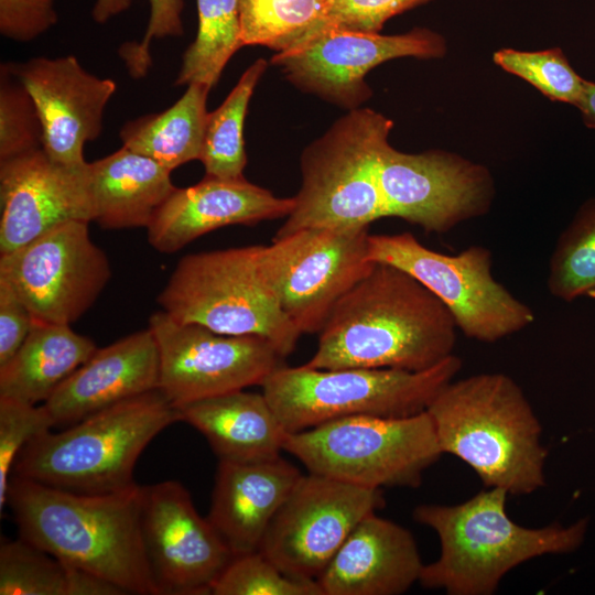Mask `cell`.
Listing matches in <instances>:
<instances>
[{"label":"cell","instance_id":"cell-1","mask_svg":"<svg viewBox=\"0 0 595 595\" xmlns=\"http://www.w3.org/2000/svg\"><path fill=\"white\" fill-rule=\"evenodd\" d=\"M456 333L452 313L433 292L404 270L375 262L336 302L304 365L422 371L453 355Z\"/></svg>","mask_w":595,"mask_h":595},{"label":"cell","instance_id":"cell-2","mask_svg":"<svg viewBox=\"0 0 595 595\" xmlns=\"http://www.w3.org/2000/svg\"><path fill=\"white\" fill-rule=\"evenodd\" d=\"M143 493L134 484L79 494L11 476L7 505L26 541L125 594L159 595L142 537Z\"/></svg>","mask_w":595,"mask_h":595},{"label":"cell","instance_id":"cell-3","mask_svg":"<svg viewBox=\"0 0 595 595\" xmlns=\"http://www.w3.org/2000/svg\"><path fill=\"white\" fill-rule=\"evenodd\" d=\"M426 412L442 453L467 464L486 488L521 496L547 485L542 426L511 377L485 372L452 380Z\"/></svg>","mask_w":595,"mask_h":595},{"label":"cell","instance_id":"cell-4","mask_svg":"<svg viewBox=\"0 0 595 595\" xmlns=\"http://www.w3.org/2000/svg\"><path fill=\"white\" fill-rule=\"evenodd\" d=\"M509 494L486 488L457 505L422 504L413 519L439 537L440 555L424 564L420 584L448 595H493L504 576L518 565L548 554L577 550L588 519L570 526L541 528L516 523L507 513Z\"/></svg>","mask_w":595,"mask_h":595},{"label":"cell","instance_id":"cell-5","mask_svg":"<svg viewBox=\"0 0 595 595\" xmlns=\"http://www.w3.org/2000/svg\"><path fill=\"white\" fill-rule=\"evenodd\" d=\"M177 421L176 407L158 388L37 435L11 476L79 494L122 490L136 484L133 469L148 444Z\"/></svg>","mask_w":595,"mask_h":595},{"label":"cell","instance_id":"cell-6","mask_svg":"<svg viewBox=\"0 0 595 595\" xmlns=\"http://www.w3.org/2000/svg\"><path fill=\"white\" fill-rule=\"evenodd\" d=\"M393 122L369 109L349 110L301 155L302 184L273 239L307 228L358 229L385 215L377 163Z\"/></svg>","mask_w":595,"mask_h":595},{"label":"cell","instance_id":"cell-7","mask_svg":"<svg viewBox=\"0 0 595 595\" xmlns=\"http://www.w3.org/2000/svg\"><path fill=\"white\" fill-rule=\"evenodd\" d=\"M461 367L462 360L454 354L422 371L282 365L266 378L261 388L284 429L291 433L347 416L419 414L426 411Z\"/></svg>","mask_w":595,"mask_h":595},{"label":"cell","instance_id":"cell-8","mask_svg":"<svg viewBox=\"0 0 595 595\" xmlns=\"http://www.w3.org/2000/svg\"><path fill=\"white\" fill-rule=\"evenodd\" d=\"M262 245L183 257L158 296L169 316L214 332L258 336L284 358L301 332L282 311L260 267Z\"/></svg>","mask_w":595,"mask_h":595},{"label":"cell","instance_id":"cell-9","mask_svg":"<svg viewBox=\"0 0 595 595\" xmlns=\"http://www.w3.org/2000/svg\"><path fill=\"white\" fill-rule=\"evenodd\" d=\"M309 470L357 486L419 487L443 454L426 411L404 418L355 415L286 433L283 444Z\"/></svg>","mask_w":595,"mask_h":595},{"label":"cell","instance_id":"cell-10","mask_svg":"<svg viewBox=\"0 0 595 595\" xmlns=\"http://www.w3.org/2000/svg\"><path fill=\"white\" fill-rule=\"evenodd\" d=\"M368 257L396 266L425 285L468 338L495 343L534 321L529 305L493 277L491 252L486 247L445 255L424 247L411 232L369 235Z\"/></svg>","mask_w":595,"mask_h":595},{"label":"cell","instance_id":"cell-11","mask_svg":"<svg viewBox=\"0 0 595 595\" xmlns=\"http://www.w3.org/2000/svg\"><path fill=\"white\" fill-rule=\"evenodd\" d=\"M368 228H307L262 246L261 271L301 334L320 333L336 302L372 268Z\"/></svg>","mask_w":595,"mask_h":595},{"label":"cell","instance_id":"cell-12","mask_svg":"<svg viewBox=\"0 0 595 595\" xmlns=\"http://www.w3.org/2000/svg\"><path fill=\"white\" fill-rule=\"evenodd\" d=\"M88 224H61L0 255V279L14 290L34 321L71 325L109 282V260L90 239Z\"/></svg>","mask_w":595,"mask_h":595},{"label":"cell","instance_id":"cell-13","mask_svg":"<svg viewBox=\"0 0 595 595\" xmlns=\"http://www.w3.org/2000/svg\"><path fill=\"white\" fill-rule=\"evenodd\" d=\"M383 505L381 489L302 474L258 551L285 575L316 581L354 528Z\"/></svg>","mask_w":595,"mask_h":595},{"label":"cell","instance_id":"cell-14","mask_svg":"<svg viewBox=\"0 0 595 595\" xmlns=\"http://www.w3.org/2000/svg\"><path fill=\"white\" fill-rule=\"evenodd\" d=\"M160 354L159 389L175 407L261 386L283 357L266 339L180 323L164 311L149 318Z\"/></svg>","mask_w":595,"mask_h":595},{"label":"cell","instance_id":"cell-15","mask_svg":"<svg viewBox=\"0 0 595 595\" xmlns=\"http://www.w3.org/2000/svg\"><path fill=\"white\" fill-rule=\"evenodd\" d=\"M377 178L386 217H399L428 232H445L486 214L494 182L486 167L458 155L381 150Z\"/></svg>","mask_w":595,"mask_h":595},{"label":"cell","instance_id":"cell-16","mask_svg":"<svg viewBox=\"0 0 595 595\" xmlns=\"http://www.w3.org/2000/svg\"><path fill=\"white\" fill-rule=\"evenodd\" d=\"M445 51L443 36L424 28L396 35L326 28L277 53L271 63L301 90L353 110L371 96L365 77L379 64L405 56L437 58Z\"/></svg>","mask_w":595,"mask_h":595},{"label":"cell","instance_id":"cell-17","mask_svg":"<svg viewBox=\"0 0 595 595\" xmlns=\"http://www.w3.org/2000/svg\"><path fill=\"white\" fill-rule=\"evenodd\" d=\"M142 537L159 595L212 594L234 554L178 482L144 486Z\"/></svg>","mask_w":595,"mask_h":595},{"label":"cell","instance_id":"cell-18","mask_svg":"<svg viewBox=\"0 0 595 595\" xmlns=\"http://www.w3.org/2000/svg\"><path fill=\"white\" fill-rule=\"evenodd\" d=\"M8 64L34 100L45 153L64 165H85L84 147L100 136L116 83L90 74L73 55Z\"/></svg>","mask_w":595,"mask_h":595},{"label":"cell","instance_id":"cell-19","mask_svg":"<svg viewBox=\"0 0 595 595\" xmlns=\"http://www.w3.org/2000/svg\"><path fill=\"white\" fill-rule=\"evenodd\" d=\"M88 162L68 166L43 149L0 162V255L72 220H94Z\"/></svg>","mask_w":595,"mask_h":595},{"label":"cell","instance_id":"cell-20","mask_svg":"<svg viewBox=\"0 0 595 595\" xmlns=\"http://www.w3.org/2000/svg\"><path fill=\"white\" fill-rule=\"evenodd\" d=\"M293 207V197H277L246 178L205 176L173 191L147 227L148 241L162 253H173L215 229L286 217Z\"/></svg>","mask_w":595,"mask_h":595},{"label":"cell","instance_id":"cell-21","mask_svg":"<svg viewBox=\"0 0 595 595\" xmlns=\"http://www.w3.org/2000/svg\"><path fill=\"white\" fill-rule=\"evenodd\" d=\"M160 354L152 331L100 348L44 402L54 428H66L116 403L159 388Z\"/></svg>","mask_w":595,"mask_h":595},{"label":"cell","instance_id":"cell-22","mask_svg":"<svg viewBox=\"0 0 595 595\" xmlns=\"http://www.w3.org/2000/svg\"><path fill=\"white\" fill-rule=\"evenodd\" d=\"M424 563L412 533L372 512L349 533L316 578L323 595H399Z\"/></svg>","mask_w":595,"mask_h":595},{"label":"cell","instance_id":"cell-23","mask_svg":"<svg viewBox=\"0 0 595 595\" xmlns=\"http://www.w3.org/2000/svg\"><path fill=\"white\" fill-rule=\"evenodd\" d=\"M302 476L281 456L219 461L207 519L234 556L256 552L278 510Z\"/></svg>","mask_w":595,"mask_h":595},{"label":"cell","instance_id":"cell-24","mask_svg":"<svg viewBox=\"0 0 595 595\" xmlns=\"http://www.w3.org/2000/svg\"><path fill=\"white\" fill-rule=\"evenodd\" d=\"M180 421L201 432L219 461L280 456L286 430L264 394L231 391L176 407Z\"/></svg>","mask_w":595,"mask_h":595},{"label":"cell","instance_id":"cell-25","mask_svg":"<svg viewBox=\"0 0 595 595\" xmlns=\"http://www.w3.org/2000/svg\"><path fill=\"white\" fill-rule=\"evenodd\" d=\"M88 170L94 220L106 229L147 228L176 188L169 170L125 147Z\"/></svg>","mask_w":595,"mask_h":595},{"label":"cell","instance_id":"cell-26","mask_svg":"<svg viewBox=\"0 0 595 595\" xmlns=\"http://www.w3.org/2000/svg\"><path fill=\"white\" fill-rule=\"evenodd\" d=\"M96 350L95 343L71 325L33 320L21 347L0 366V396L44 403Z\"/></svg>","mask_w":595,"mask_h":595},{"label":"cell","instance_id":"cell-27","mask_svg":"<svg viewBox=\"0 0 595 595\" xmlns=\"http://www.w3.org/2000/svg\"><path fill=\"white\" fill-rule=\"evenodd\" d=\"M210 87L194 83L170 108L127 121L119 131L122 147L145 155L172 172L199 160Z\"/></svg>","mask_w":595,"mask_h":595},{"label":"cell","instance_id":"cell-28","mask_svg":"<svg viewBox=\"0 0 595 595\" xmlns=\"http://www.w3.org/2000/svg\"><path fill=\"white\" fill-rule=\"evenodd\" d=\"M118 586L19 538L0 547V595H122Z\"/></svg>","mask_w":595,"mask_h":595},{"label":"cell","instance_id":"cell-29","mask_svg":"<svg viewBox=\"0 0 595 595\" xmlns=\"http://www.w3.org/2000/svg\"><path fill=\"white\" fill-rule=\"evenodd\" d=\"M266 69L263 58L253 62L223 104L208 112L199 158L205 176L229 181L246 178L244 125L249 101Z\"/></svg>","mask_w":595,"mask_h":595},{"label":"cell","instance_id":"cell-30","mask_svg":"<svg viewBox=\"0 0 595 595\" xmlns=\"http://www.w3.org/2000/svg\"><path fill=\"white\" fill-rule=\"evenodd\" d=\"M329 0H240L242 46L289 51L328 25Z\"/></svg>","mask_w":595,"mask_h":595},{"label":"cell","instance_id":"cell-31","mask_svg":"<svg viewBox=\"0 0 595 595\" xmlns=\"http://www.w3.org/2000/svg\"><path fill=\"white\" fill-rule=\"evenodd\" d=\"M198 28L183 54L174 85L217 84L231 56L242 47L240 0H196Z\"/></svg>","mask_w":595,"mask_h":595},{"label":"cell","instance_id":"cell-32","mask_svg":"<svg viewBox=\"0 0 595 595\" xmlns=\"http://www.w3.org/2000/svg\"><path fill=\"white\" fill-rule=\"evenodd\" d=\"M548 289L565 302L595 298V198L580 207L560 235L550 259Z\"/></svg>","mask_w":595,"mask_h":595},{"label":"cell","instance_id":"cell-33","mask_svg":"<svg viewBox=\"0 0 595 595\" xmlns=\"http://www.w3.org/2000/svg\"><path fill=\"white\" fill-rule=\"evenodd\" d=\"M494 62L505 71L524 79L554 101L576 105L584 85L559 47L539 52L502 48Z\"/></svg>","mask_w":595,"mask_h":595},{"label":"cell","instance_id":"cell-34","mask_svg":"<svg viewBox=\"0 0 595 595\" xmlns=\"http://www.w3.org/2000/svg\"><path fill=\"white\" fill-rule=\"evenodd\" d=\"M43 149L33 98L8 63L0 67V162Z\"/></svg>","mask_w":595,"mask_h":595},{"label":"cell","instance_id":"cell-35","mask_svg":"<svg viewBox=\"0 0 595 595\" xmlns=\"http://www.w3.org/2000/svg\"><path fill=\"white\" fill-rule=\"evenodd\" d=\"M214 595H323L316 581L285 575L260 551L234 556L212 587Z\"/></svg>","mask_w":595,"mask_h":595},{"label":"cell","instance_id":"cell-36","mask_svg":"<svg viewBox=\"0 0 595 595\" xmlns=\"http://www.w3.org/2000/svg\"><path fill=\"white\" fill-rule=\"evenodd\" d=\"M54 423L46 407L0 396V512L7 506L14 462L23 447Z\"/></svg>","mask_w":595,"mask_h":595},{"label":"cell","instance_id":"cell-37","mask_svg":"<svg viewBox=\"0 0 595 595\" xmlns=\"http://www.w3.org/2000/svg\"><path fill=\"white\" fill-rule=\"evenodd\" d=\"M150 19L140 42H125L118 50L130 76L136 79L147 76L152 65L150 43L153 39L181 36L184 33L182 12L184 0H149Z\"/></svg>","mask_w":595,"mask_h":595},{"label":"cell","instance_id":"cell-38","mask_svg":"<svg viewBox=\"0 0 595 595\" xmlns=\"http://www.w3.org/2000/svg\"><path fill=\"white\" fill-rule=\"evenodd\" d=\"M432 0H329L327 28L378 33L394 15Z\"/></svg>","mask_w":595,"mask_h":595},{"label":"cell","instance_id":"cell-39","mask_svg":"<svg viewBox=\"0 0 595 595\" xmlns=\"http://www.w3.org/2000/svg\"><path fill=\"white\" fill-rule=\"evenodd\" d=\"M55 0H0V33L15 42H30L57 23Z\"/></svg>","mask_w":595,"mask_h":595},{"label":"cell","instance_id":"cell-40","mask_svg":"<svg viewBox=\"0 0 595 595\" xmlns=\"http://www.w3.org/2000/svg\"><path fill=\"white\" fill-rule=\"evenodd\" d=\"M33 317L14 290L0 279V366L21 347L30 333Z\"/></svg>","mask_w":595,"mask_h":595},{"label":"cell","instance_id":"cell-41","mask_svg":"<svg viewBox=\"0 0 595 595\" xmlns=\"http://www.w3.org/2000/svg\"><path fill=\"white\" fill-rule=\"evenodd\" d=\"M131 2L132 0H96L91 17L97 23H106L109 19L129 9Z\"/></svg>","mask_w":595,"mask_h":595},{"label":"cell","instance_id":"cell-42","mask_svg":"<svg viewBox=\"0 0 595 595\" xmlns=\"http://www.w3.org/2000/svg\"><path fill=\"white\" fill-rule=\"evenodd\" d=\"M582 115L584 123L595 129V83L584 80L582 95L575 105Z\"/></svg>","mask_w":595,"mask_h":595}]
</instances>
